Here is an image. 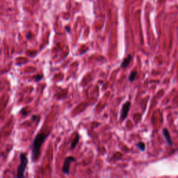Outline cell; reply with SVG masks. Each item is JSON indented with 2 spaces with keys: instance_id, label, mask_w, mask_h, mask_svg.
<instances>
[{
  "instance_id": "6",
  "label": "cell",
  "mask_w": 178,
  "mask_h": 178,
  "mask_svg": "<svg viewBox=\"0 0 178 178\" xmlns=\"http://www.w3.org/2000/svg\"><path fill=\"white\" fill-rule=\"evenodd\" d=\"M131 61V57L130 55H129L127 58H125L123 60V61H122V63L121 64L122 68H126V67H127L128 65L130 64Z\"/></svg>"
},
{
  "instance_id": "12",
  "label": "cell",
  "mask_w": 178,
  "mask_h": 178,
  "mask_svg": "<svg viewBox=\"0 0 178 178\" xmlns=\"http://www.w3.org/2000/svg\"><path fill=\"white\" fill-rule=\"evenodd\" d=\"M66 30L68 31H70V29H69V27H67L66 28Z\"/></svg>"
},
{
  "instance_id": "10",
  "label": "cell",
  "mask_w": 178,
  "mask_h": 178,
  "mask_svg": "<svg viewBox=\"0 0 178 178\" xmlns=\"http://www.w3.org/2000/svg\"><path fill=\"white\" fill-rule=\"evenodd\" d=\"M42 78V75H37L36 77H35V81H39L40 80H41Z\"/></svg>"
},
{
  "instance_id": "5",
  "label": "cell",
  "mask_w": 178,
  "mask_h": 178,
  "mask_svg": "<svg viewBox=\"0 0 178 178\" xmlns=\"http://www.w3.org/2000/svg\"><path fill=\"white\" fill-rule=\"evenodd\" d=\"M79 141V136L78 134H76L75 138L73 139V141H72V143H71V146H70V149L73 150L75 149L76 146H77V145L78 144V143Z\"/></svg>"
},
{
  "instance_id": "7",
  "label": "cell",
  "mask_w": 178,
  "mask_h": 178,
  "mask_svg": "<svg viewBox=\"0 0 178 178\" xmlns=\"http://www.w3.org/2000/svg\"><path fill=\"white\" fill-rule=\"evenodd\" d=\"M163 133H164V135L165 138H166V141L168 142V143L170 144V145H171L172 144V142H171V140H170V134H169V132H168V131L167 130V129H164V130H163Z\"/></svg>"
},
{
  "instance_id": "11",
  "label": "cell",
  "mask_w": 178,
  "mask_h": 178,
  "mask_svg": "<svg viewBox=\"0 0 178 178\" xmlns=\"http://www.w3.org/2000/svg\"><path fill=\"white\" fill-rule=\"evenodd\" d=\"M31 36V33H28V34L27 35V39H29V38H30Z\"/></svg>"
},
{
  "instance_id": "8",
  "label": "cell",
  "mask_w": 178,
  "mask_h": 178,
  "mask_svg": "<svg viewBox=\"0 0 178 178\" xmlns=\"http://www.w3.org/2000/svg\"><path fill=\"white\" fill-rule=\"evenodd\" d=\"M136 75H137V72L136 71L131 72L130 75H129V80L130 81H132L134 80V79L136 77Z\"/></svg>"
},
{
  "instance_id": "2",
  "label": "cell",
  "mask_w": 178,
  "mask_h": 178,
  "mask_svg": "<svg viewBox=\"0 0 178 178\" xmlns=\"http://www.w3.org/2000/svg\"><path fill=\"white\" fill-rule=\"evenodd\" d=\"M20 164L19 165L17 170V177H23L25 171L27 168L28 164V159L27 154L21 153L20 155Z\"/></svg>"
},
{
  "instance_id": "3",
  "label": "cell",
  "mask_w": 178,
  "mask_h": 178,
  "mask_svg": "<svg viewBox=\"0 0 178 178\" xmlns=\"http://www.w3.org/2000/svg\"><path fill=\"white\" fill-rule=\"evenodd\" d=\"M75 158L73 157H68L65 159L64 166H63L62 172H64L65 175H68L69 174L70 166L72 162L75 161Z\"/></svg>"
},
{
  "instance_id": "1",
  "label": "cell",
  "mask_w": 178,
  "mask_h": 178,
  "mask_svg": "<svg viewBox=\"0 0 178 178\" xmlns=\"http://www.w3.org/2000/svg\"><path fill=\"white\" fill-rule=\"evenodd\" d=\"M49 133L44 134V133H40L36 136L34 139V141L33 143L32 146V160L33 161H36L38 160L39 158V156L40 154V148L43 143L47 138V137L49 136Z\"/></svg>"
},
{
  "instance_id": "4",
  "label": "cell",
  "mask_w": 178,
  "mask_h": 178,
  "mask_svg": "<svg viewBox=\"0 0 178 178\" xmlns=\"http://www.w3.org/2000/svg\"><path fill=\"white\" fill-rule=\"evenodd\" d=\"M131 104L129 102H127L125 103L122 106V111H121V118L122 120H125L127 117L128 112H129V108H130Z\"/></svg>"
},
{
  "instance_id": "9",
  "label": "cell",
  "mask_w": 178,
  "mask_h": 178,
  "mask_svg": "<svg viewBox=\"0 0 178 178\" xmlns=\"http://www.w3.org/2000/svg\"><path fill=\"white\" fill-rule=\"evenodd\" d=\"M138 147L140 148L141 150H145V144L143 143H139L138 144Z\"/></svg>"
}]
</instances>
